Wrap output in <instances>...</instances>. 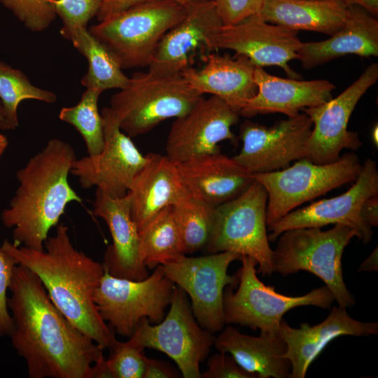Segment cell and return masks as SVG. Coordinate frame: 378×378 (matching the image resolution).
Masks as SVG:
<instances>
[{"instance_id":"cell-1","label":"cell","mask_w":378,"mask_h":378,"mask_svg":"<svg viewBox=\"0 0 378 378\" xmlns=\"http://www.w3.org/2000/svg\"><path fill=\"white\" fill-rule=\"evenodd\" d=\"M9 290V336L29 377L97 378L104 349L57 309L38 277L18 264Z\"/></svg>"},{"instance_id":"cell-2","label":"cell","mask_w":378,"mask_h":378,"mask_svg":"<svg viewBox=\"0 0 378 378\" xmlns=\"http://www.w3.org/2000/svg\"><path fill=\"white\" fill-rule=\"evenodd\" d=\"M0 248L38 277L52 302L76 327L103 349L113 346L116 339L94 301L104 265L74 246L66 225H57L43 250L6 240Z\"/></svg>"},{"instance_id":"cell-3","label":"cell","mask_w":378,"mask_h":378,"mask_svg":"<svg viewBox=\"0 0 378 378\" xmlns=\"http://www.w3.org/2000/svg\"><path fill=\"white\" fill-rule=\"evenodd\" d=\"M76 159L69 144L51 139L18 171L19 186L1 216L3 224L13 230L15 245L43 250L50 229L58 225L66 205L82 202L68 181Z\"/></svg>"},{"instance_id":"cell-4","label":"cell","mask_w":378,"mask_h":378,"mask_svg":"<svg viewBox=\"0 0 378 378\" xmlns=\"http://www.w3.org/2000/svg\"><path fill=\"white\" fill-rule=\"evenodd\" d=\"M202 98L181 74L138 71L111 97L108 108L120 129L131 138L146 134L167 119L186 114Z\"/></svg>"},{"instance_id":"cell-5","label":"cell","mask_w":378,"mask_h":378,"mask_svg":"<svg viewBox=\"0 0 378 378\" xmlns=\"http://www.w3.org/2000/svg\"><path fill=\"white\" fill-rule=\"evenodd\" d=\"M187 10L174 0H148L99 22L88 31L122 69L146 67L163 36Z\"/></svg>"},{"instance_id":"cell-6","label":"cell","mask_w":378,"mask_h":378,"mask_svg":"<svg viewBox=\"0 0 378 378\" xmlns=\"http://www.w3.org/2000/svg\"><path fill=\"white\" fill-rule=\"evenodd\" d=\"M358 232L337 224L328 230L300 227L286 230L277 238L274 250V272L284 276L302 270L321 279L331 290L340 307H352L355 298L343 278L342 258L346 246Z\"/></svg>"},{"instance_id":"cell-7","label":"cell","mask_w":378,"mask_h":378,"mask_svg":"<svg viewBox=\"0 0 378 378\" xmlns=\"http://www.w3.org/2000/svg\"><path fill=\"white\" fill-rule=\"evenodd\" d=\"M267 193L254 180L238 197L215 208L214 221L205 246L209 254L224 251L254 258L258 272H274V250L270 246L266 210Z\"/></svg>"},{"instance_id":"cell-8","label":"cell","mask_w":378,"mask_h":378,"mask_svg":"<svg viewBox=\"0 0 378 378\" xmlns=\"http://www.w3.org/2000/svg\"><path fill=\"white\" fill-rule=\"evenodd\" d=\"M242 265L237 272L238 288L227 286L223 293L225 324L248 326L253 330L278 332L283 316L300 306L330 309L335 298L327 286L315 288L301 296H288L277 293L257 276L256 260L247 255L241 258Z\"/></svg>"},{"instance_id":"cell-9","label":"cell","mask_w":378,"mask_h":378,"mask_svg":"<svg viewBox=\"0 0 378 378\" xmlns=\"http://www.w3.org/2000/svg\"><path fill=\"white\" fill-rule=\"evenodd\" d=\"M361 168L358 155L349 152L331 163L318 164L302 158L283 169L253 174L267 193V225L307 202L354 182Z\"/></svg>"},{"instance_id":"cell-10","label":"cell","mask_w":378,"mask_h":378,"mask_svg":"<svg viewBox=\"0 0 378 378\" xmlns=\"http://www.w3.org/2000/svg\"><path fill=\"white\" fill-rule=\"evenodd\" d=\"M174 286L160 265L139 281L113 276L104 268L94 301L101 318L118 334L130 338L141 318L154 323L164 318Z\"/></svg>"},{"instance_id":"cell-11","label":"cell","mask_w":378,"mask_h":378,"mask_svg":"<svg viewBox=\"0 0 378 378\" xmlns=\"http://www.w3.org/2000/svg\"><path fill=\"white\" fill-rule=\"evenodd\" d=\"M169 305L167 316L156 325L141 318L130 338L144 348L164 353L184 378H201L200 364L214 345V333L199 325L187 294L176 285Z\"/></svg>"},{"instance_id":"cell-12","label":"cell","mask_w":378,"mask_h":378,"mask_svg":"<svg viewBox=\"0 0 378 378\" xmlns=\"http://www.w3.org/2000/svg\"><path fill=\"white\" fill-rule=\"evenodd\" d=\"M242 255L224 251L207 255H186L160 265L166 276L189 295L193 315L199 325L212 332L223 330L225 322L223 293L227 286H238L237 274L229 275L227 269Z\"/></svg>"},{"instance_id":"cell-13","label":"cell","mask_w":378,"mask_h":378,"mask_svg":"<svg viewBox=\"0 0 378 378\" xmlns=\"http://www.w3.org/2000/svg\"><path fill=\"white\" fill-rule=\"evenodd\" d=\"M377 79L378 64L372 63L337 97L302 109L312 122L304 158L318 164L331 163L343 149L356 150L362 146L358 134L349 131L348 123L357 103Z\"/></svg>"},{"instance_id":"cell-14","label":"cell","mask_w":378,"mask_h":378,"mask_svg":"<svg viewBox=\"0 0 378 378\" xmlns=\"http://www.w3.org/2000/svg\"><path fill=\"white\" fill-rule=\"evenodd\" d=\"M104 146L96 155L76 159L70 173L76 176L85 189L96 186L113 198L124 197L147 162L130 137L119 127L108 106L102 108Z\"/></svg>"},{"instance_id":"cell-15","label":"cell","mask_w":378,"mask_h":378,"mask_svg":"<svg viewBox=\"0 0 378 378\" xmlns=\"http://www.w3.org/2000/svg\"><path fill=\"white\" fill-rule=\"evenodd\" d=\"M312 130V122L303 112L270 127L246 120L239 128L243 146L233 158L251 174L285 169L305 158Z\"/></svg>"},{"instance_id":"cell-16","label":"cell","mask_w":378,"mask_h":378,"mask_svg":"<svg viewBox=\"0 0 378 378\" xmlns=\"http://www.w3.org/2000/svg\"><path fill=\"white\" fill-rule=\"evenodd\" d=\"M378 195V170L376 162L367 159L354 184L345 192L329 199L314 202L307 206L293 210L275 223L267 226L270 241H276L284 232L300 227H322L330 224L344 225L354 229L358 239L369 243L372 227L360 216L363 202Z\"/></svg>"},{"instance_id":"cell-17","label":"cell","mask_w":378,"mask_h":378,"mask_svg":"<svg viewBox=\"0 0 378 378\" xmlns=\"http://www.w3.org/2000/svg\"><path fill=\"white\" fill-rule=\"evenodd\" d=\"M239 116L216 96L202 98L186 114L175 118L166 142V157L178 164L220 153V142H237L231 127L238 122Z\"/></svg>"},{"instance_id":"cell-18","label":"cell","mask_w":378,"mask_h":378,"mask_svg":"<svg viewBox=\"0 0 378 378\" xmlns=\"http://www.w3.org/2000/svg\"><path fill=\"white\" fill-rule=\"evenodd\" d=\"M298 31L272 24L258 15L232 25H223L214 37L215 50L228 49L246 57L255 66H277L288 78L300 79L288 65L298 59Z\"/></svg>"},{"instance_id":"cell-19","label":"cell","mask_w":378,"mask_h":378,"mask_svg":"<svg viewBox=\"0 0 378 378\" xmlns=\"http://www.w3.org/2000/svg\"><path fill=\"white\" fill-rule=\"evenodd\" d=\"M223 25L214 0H200L188 6L183 19L160 41L148 71L181 74L190 66L192 58L200 52L205 55L216 50L214 37Z\"/></svg>"},{"instance_id":"cell-20","label":"cell","mask_w":378,"mask_h":378,"mask_svg":"<svg viewBox=\"0 0 378 378\" xmlns=\"http://www.w3.org/2000/svg\"><path fill=\"white\" fill-rule=\"evenodd\" d=\"M279 333L286 345L283 355L291 365L290 378H304L312 361L333 339L342 336L369 337L378 333L377 322H362L352 318L346 309L333 307L321 323L299 328L281 319Z\"/></svg>"},{"instance_id":"cell-21","label":"cell","mask_w":378,"mask_h":378,"mask_svg":"<svg viewBox=\"0 0 378 378\" xmlns=\"http://www.w3.org/2000/svg\"><path fill=\"white\" fill-rule=\"evenodd\" d=\"M92 213L106 222L112 237L113 243L104 253V268L115 277L146 279L148 269L140 259L139 230L131 216L128 193L113 198L97 188Z\"/></svg>"},{"instance_id":"cell-22","label":"cell","mask_w":378,"mask_h":378,"mask_svg":"<svg viewBox=\"0 0 378 378\" xmlns=\"http://www.w3.org/2000/svg\"><path fill=\"white\" fill-rule=\"evenodd\" d=\"M253 78L257 92L239 111V115L246 118L274 113L293 117L305 108L329 101L335 89V85L327 80L283 78L259 66L254 69Z\"/></svg>"},{"instance_id":"cell-23","label":"cell","mask_w":378,"mask_h":378,"mask_svg":"<svg viewBox=\"0 0 378 378\" xmlns=\"http://www.w3.org/2000/svg\"><path fill=\"white\" fill-rule=\"evenodd\" d=\"M176 165L187 192L214 207L238 197L255 180L233 158L220 152Z\"/></svg>"},{"instance_id":"cell-24","label":"cell","mask_w":378,"mask_h":378,"mask_svg":"<svg viewBox=\"0 0 378 378\" xmlns=\"http://www.w3.org/2000/svg\"><path fill=\"white\" fill-rule=\"evenodd\" d=\"M201 69L188 66L181 75L200 94H211L225 102L239 113L245 104L258 90L254 82L255 66L245 56L210 52L202 56Z\"/></svg>"},{"instance_id":"cell-25","label":"cell","mask_w":378,"mask_h":378,"mask_svg":"<svg viewBox=\"0 0 378 378\" xmlns=\"http://www.w3.org/2000/svg\"><path fill=\"white\" fill-rule=\"evenodd\" d=\"M298 55L307 70L346 55L377 57L378 20L365 8L348 5L345 22L335 34L324 41L302 42Z\"/></svg>"},{"instance_id":"cell-26","label":"cell","mask_w":378,"mask_h":378,"mask_svg":"<svg viewBox=\"0 0 378 378\" xmlns=\"http://www.w3.org/2000/svg\"><path fill=\"white\" fill-rule=\"evenodd\" d=\"M127 193L131 216L138 230L162 209L174 205L188 194L176 164L158 153L147 155V162Z\"/></svg>"},{"instance_id":"cell-27","label":"cell","mask_w":378,"mask_h":378,"mask_svg":"<svg viewBox=\"0 0 378 378\" xmlns=\"http://www.w3.org/2000/svg\"><path fill=\"white\" fill-rule=\"evenodd\" d=\"M214 345L220 352L230 354L241 368L258 378H290L291 365L283 356L286 345L279 332L261 330L253 337L228 326L216 337Z\"/></svg>"},{"instance_id":"cell-28","label":"cell","mask_w":378,"mask_h":378,"mask_svg":"<svg viewBox=\"0 0 378 378\" xmlns=\"http://www.w3.org/2000/svg\"><path fill=\"white\" fill-rule=\"evenodd\" d=\"M347 6L342 0H263L257 15L267 22L290 29L330 36L343 26Z\"/></svg>"},{"instance_id":"cell-29","label":"cell","mask_w":378,"mask_h":378,"mask_svg":"<svg viewBox=\"0 0 378 378\" xmlns=\"http://www.w3.org/2000/svg\"><path fill=\"white\" fill-rule=\"evenodd\" d=\"M75 48L88 60V69L80 83L86 88L101 92L109 89H122L128 83L122 69L109 52L85 27L75 29L69 38Z\"/></svg>"},{"instance_id":"cell-30","label":"cell","mask_w":378,"mask_h":378,"mask_svg":"<svg viewBox=\"0 0 378 378\" xmlns=\"http://www.w3.org/2000/svg\"><path fill=\"white\" fill-rule=\"evenodd\" d=\"M139 255L150 270L185 255L180 234L169 206L155 215L139 230Z\"/></svg>"},{"instance_id":"cell-31","label":"cell","mask_w":378,"mask_h":378,"mask_svg":"<svg viewBox=\"0 0 378 378\" xmlns=\"http://www.w3.org/2000/svg\"><path fill=\"white\" fill-rule=\"evenodd\" d=\"M215 208L188 194L172 206V214L184 254L204 248L211 232Z\"/></svg>"},{"instance_id":"cell-32","label":"cell","mask_w":378,"mask_h":378,"mask_svg":"<svg viewBox=\"0 0 378 378\" xmlns=\"http://www.w3.org/2000/svg\"><path fill=\"white\" fill-rule=\"evenodd\" d=\"M101 92L86 88L77 104L63 107L59 118L74 126L82 136L89 155H96L104 146V119L99 113Z\"/></svg>"},{"instance_id":"cell-33","label":"cell","mask_w":378,"mask_h":378,"mask_svg":"<svg viewBox=\"0 0 378 378\" xmlns=\"http://www.w3.org/2000/svg\"><path fill=\"white\" fill-rule=\"evenodd\" d=\"M25 99L52 104L57 101V96L32 85L20 70L0 61V101L10 130L18 126V107Z\"/></svg>"},{"instance_id":"cell-34","label":"cell","mask_w":378,"mask_h":378,"mask_svg":"<svg viewBox=\"0 0 378 378\" xmlns=\"http://www.w3.org/2000/svg\"><path fill=\"white\" fill-rule=\"evenodd\" d=\"M109 349L105 363L110 378H143L148 358L144 347L130 338L124 342L116 340Z\"/></svg>"},{"instance_id":"cell-35","label":"cell","mask_w":378,"mask_h":378,"mask_svg":"<svg viewBox=\"0 0 378 378\" xmlns=\"http://www.w3.org/2000/svg\"><path fill=\"white\" fill-rule=\"evenodd\" d=\"M31 31L46 30L56 18L52 0H0Z\"/></svg>"},{"instance_id":"cell-36","label":"cell","mask_w":378,"mask_h":378,"mask_svg":"<svg viewBox=\"0 0 378 378\" xmlns=\"http://www.w3.org/2000/svg\"><path fill=\"white\" fill-rule=\"evenodd\" d=\"M56 15L62 21L60 34L69 40L72 31L78 27H85L88 22L97 15L102 0H52Z\"/></svg>"},{"instance_id":"cell-37","label":"cell","mask_w":378,"mask_h":378,"mask_svg":"<svg viewBox=\"0 0 378 378\" xmlns=\"http://www.w3.org/2000/svg\"><path fill=\"white\" fill-rule=\"evenodd\" d=\"M17 265L12 256L0 248V336L9 335L13 327L8 307L7 291Z\"/></svg>"},{"instance_id":"cell-38","label":"cell","mask_w":378,"mask_h":378,"mask_svg":"<svg viewBox=\"0 0 378 378\" xmlns=\"http://www.w3.org/2000/svg\"><path fill=\"white\" fill-rule=\"evenodd\" d=\"M223 25L237 24L257 15L263 0H214Z\"/></svg>"},{"instance_id":"cell-39","label":"cell","mask_w":378,"mask_h":378,"mask_svg":"<svg viewBox=\"0 0 378 378\" xmlns=\"http://www.w3.org/2000/svg\"><path fill=\"white\" fill-rule=\"evenodd\" d=\"M207 370L201 378H257V375L241 368L232 356L224 353L216 354L206 362Z\"/></svg>"},{"instance_id":"cell-40","label":"cell","mask_w":378,"mask_h":378,"mask_svg":"<svg viewBox=\"0 0 378 378\" xmlns=\"http://www.w3.org/2000/svg\"><path fill=\"white\" fill-rule=\"evenodd\" d=\"M148 0H102L96 15L99 22L108 19L136 4ZM188 7L200 0H174Z\"/></svg>"},{"instance_id":"cell-41","label":"cell","mask_w":378,"mask_h":378,"mask_svg":"<svg viewBox=\"0 0 378 378\" xmlns=\"http://www.w3.org/2000/svg\"><path fill=\"white\" fill-rule=\"evenodd\" d=\"M180 373L164 361L147 358L143 378H175Z\"/></svg>"},{"instance_id":"cell-42","label":"cell","mask_w":378,"mask_h":378,"mask_svg":"<svg viewBox=\"0 0 378 378\" xmlns=\"http://www.w3.org/2000/svg\"><path fill=\"white\" fill-rule=\"evenodd\" d=\"M360 216L370 227L378 225V195L367 198L361 205Z\"/></svg>"},{"instance_id":"cell-43","label":"cell","mask_w":378,"mask_h":378,"mask_svg":"<svg viewBox=\"0 0 378 378\" xmlns=\"http://www.w3.org/2000/svg\"><path fill=\"white\" fill-rule=\"evenodd\" d=\"M359 272H377L378 270V248L372 251L370 255L360 264Z\"/></svg>"},{"instance_id":"cell-44","label":"cell","mask_w":378,"mask_h":378,"mask_svg":"<svg viewBox=\"0 0 378 378\" xmlns=\"http://www.w3.org/2000/svg\"><path fill=\"white\" fill-rule=\"evenodd\" d=\"M347 5H357L376 18L378 15V0H342Z\"/></svg>"},{"instance_id":"cell-45","label":"cell","mask_w":378,"mask_h":378,"mask_svg":"<svg viewBox=\"0 0 378 378\" xmlns=\"http://www.w3.org/2000/svg\"><path fill=\"white\" fill-rule=\"evenodd\" d=\"M0 129L1 130H10L9 125L5 118L1 102L0 101Z\"/></svg>"},{"instance_id":"cell-46","label":"cell","mask_w":378,"mask_h":378,"mask_svg":"<svg viewBox=\"0 0 378 378\" xmlns=\"http://www.w3.org/2000/svg\"><path fill=\"white\" fill-rule=\"evenodd\" d=\"M8 146V139L6 136L0 133V156L4 153Z\"/></svg>"},{"instance_id":"cell-47","label":"cell","mask_w":378,"mask_h":378,"mask_svg":"<svg viewBox=\"0 0 378 378\" xmlns=\"http://www.w3.org/2000/svg\"><path fill=\"white\" fill-rule=\"evenodd\" d=\"M377 125H376L373 130H372V141H373V143L374 145H376V146H377L378 145V138H377Z\"/></svg>"}]
</instances>
